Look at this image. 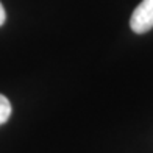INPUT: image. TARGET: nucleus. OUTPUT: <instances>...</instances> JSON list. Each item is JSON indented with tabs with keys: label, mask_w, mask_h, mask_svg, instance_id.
Here are the masks:
<instances>
[{
	"label": "nucleus",
	"mask_w": 153,
	"mask_h": 153,
	"mask_svg": "<svg viewBox=\"0 0 153 153\" xmlns=\"http://www.w3.org/2000/svg\"><path fill=\"white\" fill-rule=\"evenodd\" d=\"M11 113H13L11 102L6 99L3 94H0V125H3L5 122H8Z\"/></svg>",
	"instance_id": "obj_2"
},
{
	"label": "nucleus",
	"mask_w": 153,
	"mask_h": 153,
	"mask_svg": "<svg viewBox=\"0 0 153 153\" xmlns=\"http://www.w3.org/2000/svg\"><path fill=\"white\" fill-rule=\"evenodd\" d=\"M130 27L137 34L147 33L153 28V0H142L137 5L131 14Z\"/></svg>",
	"instance_id": "obj_1"
},
{
	"label": "nucleus",
	"mask_w": 153,
	"mask_h": 153,
	"mask_svg": "<svg viewBox=\"0 0 153 153\" xmlns=\"http://www.w3.org/2000/svg\"><path fill=\"white\" fill-rule=\"evenodd\" d=\"M5 20H6V13H5L3 5L0 3V27H2V25L5 24Z\"/></svg>",
	"instance_id": "obj_3"
}]
</instances>
